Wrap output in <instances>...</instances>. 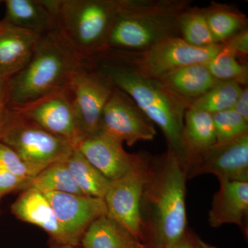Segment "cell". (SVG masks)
Returning a JSON list of instances; mask_svg holds the SVG:
<instances>
[{
	"label": "cell",
	"instance_id": "obj_34",
	"mask_svg": "<svg viewBox=\"0 0 248 248\" xmlns=\"http://www.w3.org/2000/svg\"><path fill=\"white\" fill-rule=\"evenodd\" d=\"M170 248H195L193 235L191 234L190 232L187 231L185 236L179 242Z\"/></svg>",
	"mask_w": 248,
	"mask_h": 248
},
{
	"label": "cell",
	"instance_id": "obj_22",
	"mask_svg": "<svg viewBox=\"0 0 248 248\" xmlns=\"http://www.w3.org/2000/svg\"><path fill=\"white\" fill-rule=\"evenodd\" d=\"M66 164L83 195L104 198L111 181L93 166L79 150L75 149Z\"/></svg>",
	"mask_w": 248,
	"mask_h": 248
},
{
	"label": "cell",
	"instance_id": "obj_27",
	"mask_svg": "<svg viewBox=\"0 0 248 248\" xmlns=\"http://www.w3.org/2000/svg\"><path fill=\"white\" fill-rule=\"evenodd\" d=\"M208 71L218 81H233L241 86H248L247 63L240 61L231 48L223 47L206 63Z\"/></svg>",
	"mask_w": 248,
	"mask_h": 248
},
{
	"label": "cell",
	"instance_id": "obj_35",
	"mask_svg": "<svg viewBox=\"0 0 248 248\" xmlns=\"http://www.w3.org/2000/svg\"><path fill=\"white\" fill-rule=\"evenodd\" d=\"M194 244H195V248H217L211 246V245L204 242L203 240L200 238L197 237L196 235H193Z\"/></svg>",
	"mask_w": 248,
	"mask_h": 248
},
{
	"label": "cell",
	"instance_id": "obj_14",
	"mask_svg": "<svg viewBox=\"0 0 248 248\" xmlns=\"http://www.w3.org/2000/svg\"><path fill=\"white\" fill-rule=\"evenodd\" d=\"M76 148L110 181L122 177L148 158L141 153H128L122 142L101 132L85 137Z\"/></svg>",
	"mask_w": 248,
	"mask_h": 248
},
{
	"label": "cell",
	"instance_id": "obj_25",
	"mask_svg": "<svg viewBox=\"0 0 248 248\" xmlns=\"http://www.w3.org/2000/svg\"><path fill=\"white\" fill-rule=\"evenodd\" d=\"M246 87V86H245ZM244 86L233 81H217L208 91L191 104L188 108L213 114L232 109Z\"/></svg>",
	"mask_w": 248,
	"mask_h": 248
},
{
	"label": "cell",
	"instance_id": "obj_21",
	"mask_svg": "<svg viewBox=\"0 0 248 248\" xmlns=\"http://www.w3.org/2000/svg\"><path fill=\"white\" fill-rule=\"evenodd\" d=\"M183 140L185 164L191 156L216 144L213 115L205 111L187 108L184 115Z\"/></svg>",
	"mask_w": 248,
	"mask_h": 248
},
{
	"label": "cell",
	"instance_id": "obj_31",
	"mask_svg": "<svg viewBox=\"0 0 248 248\" xmlns=\"http://www.w3.org/2000/svg\"><path fill=\"white\" fill-rule=\"evenodd\" d=\"M231 48L240 61L246 63L248 55V31H241L225 42Z\"/></svg>",
	"mask_w": 248,
	"mask_h": 248
},
{
	"label": "cell",
	"instance_id": "obj_4",
	"mask_svg": "<svg viewBox=\"0 0 248 248\" xmlns=\"http://www.w3.org/2000/svg\"><path fill=\"white\" fill-rule=\"evenodd\" d=\"M92 62L77 53L58 31L42 36L27 66L8 79L9 106L66 89L74 73Z\"/></svg>",
	"mask_w": 248,
	"mask_h": 248
},
{
	"label": "cell",
	"instance_id": "obj_10",
	"mask_svg": "<svg viewBox=\"0 0 248 248\" xmlns=\"http://www.w3.org/2000/svg\"><path fill=\"white\" fill-rule=\"evenodd\" d=\"M9 108L77 147L84 135L80 129L68 87Z\"/></svg>",
	"mask_w": 248,
	"mask_h": 248
},
{
	"label": "cell",
	"instance_id": "obj_3",
	"mask_svg": "<svg viewBox=\"0 0 248 248\" xmlns=\"http://www.w3.org/2000/svg\"><path fill=\"white\" fill-rule=\"evenodd\" d=\"M93 61L116 87L127 93L152 122L161 129L169 150L184 161L183 130L188 104L159 79L139 76L128 67L108 59L95 58Z\"/></svg>",
	"mask_w": 248,
	"mask_h": 248
},
{
	"label": "cell",
	"instance_id": "obj_24",
	"mask_svg": "<svg viewBox=\"0 0 248 248\" xmlns=\"http://www.w3.org/2000/svg\"><path fill=\"white\" fill-rule=\"evenodd\" d=\"M28 188L35 189L42 193L62 192L84 195L72 177L66 161L47 166L31 179Z\"/></svg>",
	"mask_w": 248,
	"mask_h": 248
},
{
	"label": "cell",
	"instance_id": "obj_18",
	"mask_svg": "<svg viewBox=\"0 0 248 248\" xmlns=\"http://www.w3.org/2000/svg\"><path fill=\"white\" fill-rule=\"evenodd\" d=\"M42 37L0 22V76L9 79L30 61Z\"/></svg>",
	"mask_w": 248,
	"mask_h": 248
},
{
	"label": "cell",
	"instance_id": "obj_1",
	"mask_svg": "<svg viewBox=\"0 0 248 248\" xmlns=\"http://www.w3.org/2000/svg\"><path fill=\"white\" fill-rule=\"evenodd\" d=\"M184 160L168 150L152 159L142 195L141 232L147 248H170L187 233L186 181Z\"/></svg>",
	"mask_w": 248,
	"mask_h": 248
},
{
	"label": "cell",
	"instance_id": "obj_36",
	"mask_svg": "<svg viewBox=\"0 0 248 248\" xmlns=\"http://www.w3.org/2000/svg\"><path fill=\"white\" fill-rule=\"evenodd\" d=\"M49 248H78L76 246H70V245L59 244L50 241Z\"/></svg>",
	"mask_w": 248,
	"mask_h": 248
},
{
	"label": "cell",
	"instance_id": "obj_23",
	"mask_svg": "<svg viewBox=\"0 0 248 248\" xmlns=\"http://www.w3.org/2000/svg\"><path fill=\"white\" fill-rule=\"evenodd\" d=\"M210 30L217 44H223L247 29L248 19L244 14L229 5L212 2L205 8Z\"/></svg>",
	"mask_w": 248,
	"mask_h": 248
},
{
	"label": "cell",
	"instance_id": "obj_13",
	"mask_svg": "<svg viewBox=\"0 0 248 248\" xmlns=\"http://www.w3.org/2000/svg\"><path fill=\"white\" fill-rule=\"evenodd\" d=\"M43 194L76 247L81 244L83 235L93 222L107 215L104 199L62 192Z\"/></svg>",
	"mask_w": 248,
	"mask_h": 248
},
{
	"label": "cell",
	"instance_id": "obj_19",
	"mask_svg": "<svg viewBox=\"0 0 248 248\" xmlns=\"http://www.w3.org/2000/svg\"><path fill=\"white\" fill-rule=\"evenodd\" d=\"M189 107L216 84L205 64H194L174 70L159 79Z\"/></svg>",
	"mask_w": 248,
	"mask_h": 248
},
{
	"label": "cell",
	"instance_id": "obj_2",
	"mask_svg": "<svg viewBox=\"0 0 248 248\" xmlns=\"http://www.w3.org/2000/svg\"><path fill=\"white\" fill-rule=\"evenodd\" d=\"M190 5L186 0H120L104 51L141 52L180 37L179 18Z\"/></svg>",
	"mask_w": 248,
	"mask_h": 248
},
{
	"label": "cell",
	"instance_id": "obj_9",
	"mask_svg": "<svg viewBox=\"0 0 248 248\" xmlns=\"http://www.w3.org/2000/svg\"><path fill=\"white\" fill-rule=\"evenodd\" d=\"M148 158L122 177L111 181L104 197L107 216L120 223L143 243L141 232L142 195L151 166Z\"/></svg>",
	"mask_w": 248,
	"mask_h": 248
},
{
	"label": "cell",
	"instance_id": "obj_33",
	"mask_svg": "<svg viewBox=\"0 0 248 248\" xmlns=\"http://www.w3.org/2000/svg\"><path fill=\"white\" fill-rule=\"evenodd\" d=\"M245 120L248 122V86L244 87L233 108Z\"/></svg>",
	"mask_w": 248,
	"mask_h": 248
},
{
	"label": "cell",
	"instance_id": "obj_20",
	"mask_svg": "<svg viewBox=\"0 0 248 248\" xmlns=\"http://www.w3.org/2000/svg\"><path fill=\"white\" fill-rule=\"evenodd\" d=\"M83 248H147L130 232L107 215L98 218L81 240Z\"/></svg>",
	"mask_w": 248,
	"mask_h": 248
},
{
	"label": "cell",
	"instance_id": "obj_32",
	"mask_svg": "<svg viewBox=\"0 0 248 248\" xmlns=\"http://www.w3.org/2000/svg\"><path fill=\"white\" fill-rule=\"evenodd\" d=\"M8 79L4 77L0 76V128L9 108Z\"/></svg>",
	"mask_w": 248,
	"mask_h": 248
},
{
	"label": "cell",
	"instance_id": "obj_17",
	"mask_svg": "<svg viewBox=\"0 0 248 248\" xmlns=\"http://www.w3.org/2000/svg\"><path fill=\"white\" fill-rule=\"evenodd\" d=\"M219 189L214 195L208 222L214 228L236 224L246 229L248 215V182L219 179Z\"/></svg>",
	"mask_w": 248,
	"mask_h": 248
},
{
	"label": "cell",
	"instance_id": "obj_26",
	"mask_svg": "<svg viewBox=\"0 0 248 248\" xmlns=\"http://www.w3.org/2000/svg\"><path fill=\"white\" fill-rule=\"evenodd\" d=\"M179 29L183 40L194 46H208L217 44L209 28L205 9L187 8L179 18Z\"/></svg>",
	"mask_w": 248,
	"mask_h": 248
},
{
	"label": "cell",
	"instance_id": "obj_6",
	"mask_svg": "<svg viewBox=\"0 0 248 248\" xmlns=\"http://www.w3.org/2000/svg\"><path fill=\"white\" fill-rule=\"evenodd\" d=\"M223 47V44L197 47L181 37H171L141 52L107 50L95 58L118 62L139 76L159 79L174 70L194 64H206Z\"/></svg>",
	"mask_w": 248,
	"mask_h": 248
},
{
	"label": "cell",
	"instance_id": "obj_7",
	"mask_svg": "<svg viewBox=\"0 0 248 248\" xmlns=\"http://www.w3.org/2000/svg\"><path fill=\"white\" fill-rule=\"evenodd\" d=\"M0 142L10 147L29 166L42 171L66 161L76 147L8 108L0 128Z\"/></svg>",
	"mask_w": 248,
	"mask_h": 248
},
{
	"label": "cell",
	"instance_id": "obj_16",
	"mask_svg": "<svg viewBox=\"0 0 248 248\" xmlns=\"http://www.w3.org/2000/svg\"><path fill=\"white\" fill-rule=\"evenodd\" d=\"M58 1L6 0L2 21L42 37L57 30Z\"/></svg>",
	"mask_w": 248,
	"mask_h": 248
},
{
	"label": "cell",
	"instance_id": "obj_11",
	"mask_svg": "<svg viewBox=\"0 0 248 248\" xmlns=\"http://www.w3.org/2000/svg\"><path fill=\"white\" fill-rule=\"evenodd\" d=\"M99 132L129 146L151 141L156 134L154 124L135 101L115 86L103 110Z\"/></svg>",
	"mask_w": 248,
	"mask_h": 248
},
{
	"label": "cell",
	"instance_id": "obj_5",
	"mask_svg": "<svg viewBox=\"0 0 248 248\" xmlns=\"http://www.w3.org/2000/svg\"><path fill=\"white\" fill-rule=\"evenodd\" d=\"M120 0H59L57 31L80 56L104 51Z\"/></svg>",
	"mask_w": 248,
	"mask_h": 248
},
{
	"label": "cell",
	"instance_id": "obj_30",
	"mask_svg": "<svg viewBox=\"0 0 248 248\" xmlns=\"http://www.w3.org/2000/svg\"><path fill=\"white\" fill-rule=\"evenodd\" d=\"M31 179L17 177L10 173L0 170V203L5 196L16 191L26 190Z\"/></svg>",
	"mask_w": 248,
	"mask_h": 248
},
{
	"label": "cell",
	"instance_id": "obj_12",
	"mask_svg": "<svg viewBox=\"0 0 248 248\" xmlns=\"http://www.w3.org/2000/svg\"><path fill=\"white\" fill-rule=\"evenodd\" d=\"M186 166L187 179L212 174L218 179L248 182V133L193 155Z\"/></svg>",
	"mask_w": 248,
	"mask_h": 248
},
{
	"label": "cell",
	"instance_id": "obj_15",
	"mask_svg": "<svg viewBox=\"0 0 248 248\" xmlns=\"http://www.w3.org/2000/svg\"><path fill=\"white\" fill-rule=\"evenodd\" d=\"M11 213L17 219L40 227L59 244L73 246L71 239L62 228L53 208L40 191L27 188L22 191L11 207Z\"/></svg>",
	"mask_w": 248,
	"mask_h": 248
},
{
	"label": "cell",
	"instance_id": "obj_29",
	"mask_svg": "<svg viewBox=\"0 0 248 248\" xmlns=\"http://www.w3.org/2000/svg\"><path fill=\"white\" fill-rule=\"evenodd\" d=\"M0 170L28 179H32L40 172L27 164L14 150L1 142H0Z\"/></svg>",
	"mask_w": 248,
	"mask_h": 248
},
{
	"label": "cell",
	"instance_id": "obj_8",
	"mask_svg": "<svg viewBox=\"0 0 248 248\" xmlns=\"http://www.w3.org/2000/svg\"><path fill=\"white\" fill-rule=\"evenodd\" d=\"M114 88L115 85L98 69L93 60L72 77L68 90L84 138L100 131L103 110Z\"/></svg>",
	"mask_w": 248,
	"mask_h": 248
},
{
	"label": "cell",
	"instance_id": "obj_28",
	"mask_svg": "<svg viewBox=\"0 0 248 248\" xmlns=\"http://www.w3.org/2000/svg\"><path fill=\"white\" fill-rule=\"evenodd\" d=\"M216 144H222L248 133V122L234 109L213 114Z\"/></svg>",
	"mask_w": 248,
	"mask_h": 248
},
{
	"label": "cell",
	"instance_id": "obj_37",
	"mask_svg": "<svg viewBox=\"0 0 248 248\" xmlns=\"http://www.w3.org/2000/svg\"><path fill=\"white\" fill-rule=\"evenodd\" d=\"M0 2H1V1H0Z\"/></svg>",
	"mask_w": 248,
	"mask_h": 248
}]
</instances>
